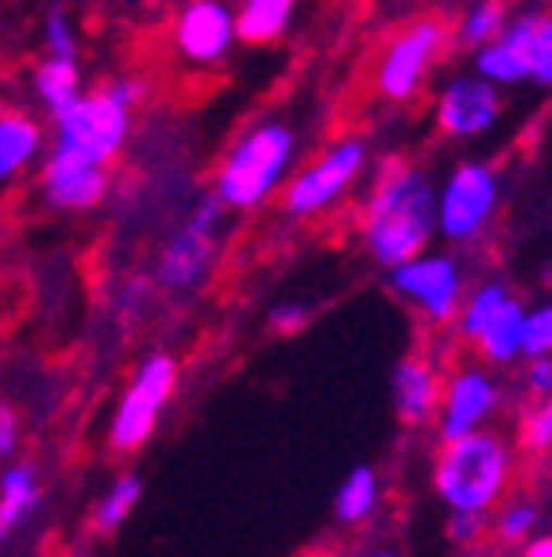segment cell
<instances>
[{"label": "cell", "mask_w": 552, "mask_h": 557, "mask_svg": "<svg viewBox=\"0 0 552 557\" xmlns=\"http://www.w3.org/2000/svg\"><path fill=\"white\" fill-rule=\"evenodd\" d=\"M437 178L406 159H387L375 171L360 213L363 248L379 268H398L410 256L432 248L437 236Z\"/></svg>", "instance_id": "cell-1"}, {"label": "cell", "mask_w": 552, "mask_h": 557, "mask_svg": "<svg viewBox=\"0 0 552 557\" xmlns=\"http://www.w3.org/2000/svg\"><path fill=\"white\" fill-rule=\"evenodd\" d=\"M518 476V445L487 426L440 442L432 461V492L449 511L491 515L510 496Z\"/></svg>", "instance_id": "cell-2"}, {"label": "cell", "mask_w": 552, "mask_h": 557, "mask_svg": "<svg viewBox=\"0 0 552 557\" xmlns=\"http://www.w3.org/2000/svg\"><path fill=\"white\" fill-rule=\"evenodd\" d=\"M298 166V132L286 121H255L228 144L213 174V198L236 213H255L278 198Z\"/></svg>", "instance_id": "cell-3"}, {"label": "cell", "mask_w": 552, "mask_h": 557, "mask_svg": "<svg viewBox=\"0 0 552 557\" xmlns=\"http://www.w3.org/2000/svg\"><path fill=\"white\" fill-rule=\"evenodd\" d=\"M472 70L491 86H552V16L549 9L510 12L502 32L472 51Z\"/></svg>", "instance_id": "cell-4"}, {"label": "cell", "mask_w": 552, "mask_h": 557, "mask_svg": "<svg viewBox=\"0 0 552 557\" xmlns=\"http://www.w3.org/2000/svg\"><path fill=\"white\" fill-rule=\"evenodd\" d=\"M502 174L487 159H464L437 183V236L452 248H472L479 244L499 221L502 209Z\"/></svg>", "instance_id": "cell-5"}, {"label": "cell", "mask_w": 552, "mask_h": 557, "mask_svg": "<svg viewBox=\"0 0 552 557\" xmlns=\"http://www.w3.org/2000/svg\"><path fill=\"white\" fill-rule=\"evenodd\" d=\"M372 166V144L363 136H337L310 163L293 166L283 186V213L293 221H310L333 213Z\"/></svg>", "instance_id": "cell-6"}, {"label": "cell", "mask_w": 552, "mask_h": 557, "mask_svg": "<svg viewBox=\"0 0 552 557\" xmlns=\"http://www.w3.org/2000/svg\"><path fill=\"white\" fill-rule=\"evenodd\" d=\"M174 392H178V360L171 352H151L139 360L128 387L116 399L113 418H109V449L121 457L143 449L155 437Z\"/></svg>", "instance_id": "cell-7"}, {"label": "cell", "mask_w": 552, "mask_h": 557, "mask_svg": "<svg viewBox=\"0 0 552 557\" xmlns=\"http://www.w3.org/2000/svg\"><path fill=\"white\" fill-rule=\"evenodd\" d=\"M449 44H452V32L444 20H437V16L410 20V24L382 47L379 62H375V94L394 104L414 101V97L429 86L432 70L440 66Z\"/></svg>", "instance_id": "cell-8"}, {"label": "cell", "mask_w": 552, "mask_h": 557, "mask_svg": "<svg viewBox=\"0 0 552 557\" xmlns=\"http://www.w3.org/2000/svg\"><path fill=\"white\" fill-rule=\"evenodd\" d=\"M128 139H131V109L116 104L101 89H86L78 101L66 104L54 116L51 148L113 166V159L128 148Z\"/></svg>", "instance_id": "cell-9"}, {"label": "cell", "mask_w": 552, "mask_h": 557, "mask_svg": "<svg viewBox=\"0 0 552 557\" xmlns=\"http://www.w3.org/2000/svg\"><path fill=\"white\" fill-rule=\"evenodd\" d=\"M221 225H225V206L209 194L198 201L190 221L163 244L155 263L159 287L171 295H190L213 275L216 256H221Z\"/></svg>", "instance_id": "cell-10"}, {"label": "cell", "mask_w": 552, "mask_h": 557, "mask_svg": "<svg viewBox=\"0 0 552 557\" xmlns=\"http://www.w3.org/2000/svg\"><path fill=\"white\" fill-rule=\"evenodd\" d=\"M390 287L406 306H414L429 325H452L460 302L467 295V268L456 252H425L410 256L406 263L390 268Z\"/></svg>", "instance_id": "cell-11"}, {"label": "cell", "mask_w": 552, "mask_h": 557, "mask_svg": "<svg viewBox=\"0 0 552 557\" xmlns=\"http://www.w3.org/2000/svg\"><path fill=\"white\" fill-rule=\"evenodd\" d=\"M502 403H506V387H502V380H499V368L464 364V368H456V372H444L440 407H437V418H432L437 437L449 442V437L494 426Z\"/></svg>", "instance_id": "cell-12"}, {"label": "cell", "mask_w": 552, "mask_h": 557, "mask_svg": "<svg viewBox=\"0 0 552 557\" xmlns=\"http://www.w3.org/2000/svg\"><path fill=\"white\" fill-rule=\"evenodd\" d=\"M171 44L178 59L193 70H213L228 62L233 47L240 44L236 4L233 0H186L174 16Z\"/></svg>", "instance_id": "cell-13"}, {"label": "cell", "mask_w": 552, "mask_h": 557, "mask_svg": "<svg viewBox=\"0 0 552 557\" xmlns=\"http://www.w3.org/2000/svg\"><path fill=\"white\" fill-rule=\"evenodd\" d=\"M506 113L502 89L491 86L487 78H479L475 70L467 74H452L444 78V86L437 89L432 101V121L437 132L449 139H479L494 128Z\"/></svg>", "instance_id": "cell-14"}, {"label": "cell", "mask_w": 552, "mask_h": 557, "mask_svg": "<svg viewBox=\"0 0 552 557\" xmlns=\"http://www.w3.org/2000/svg\"><path fill=\"white\" fill-rule=\"evenodd\" d=\"M39 194L59 213H89L113 190V166L93 159L70 156L62 148H47L39 159Z\"/></svg>", "instance_id": "cell-15"}, {"label": "cell", "mask_w": 552, "mask_h": 557, "mask_svg": "<svg viewBox=\"0 0 552 557\" xmlns=\"http://www.w3.org/2000/svg\"><path fill=\"white\" fill-rule=\"evenodd\" d=\"M440 387H444V368L425 352H410L398 360L394 375H390V399H394V414L406 426H432L440 407Z\"/></svg>", "instance_id": "cell-16"}, {"label": "cell", "mask_w": 552, "mask_h": 557, "mask_svg": "<svg viewBox=\"0 0 552 557\" xmlns=\"http://www.w3.org/2000/svg\"><path fill=\"white\" fill-rule=\"evenodd\" d=\"M39 504H43L39 469L32 461H20V457L4 461V472H0V542L24 531L39 511Z\"/></svg>", "instance_id": "cell-17"}, {"label": "cell", "mask_w": 552, "mask_h": 557, "mask_svg": "<svg viewBox=\"0 0 552 557\" xmlns=\"http://www.w3.org/2000/svg\"><path fill=\"white\" fill-rule=\"evenodd\" d=\"M526 306H529L526 298H518L514 290L502 298V306L487 318L479 337L472 341L475 352H479V364L487 368L522 364V322H526Z\"/></svg>", "instance_id": "cell-18"}, {"label": "cell", "mask_w": 552, "mask_h": 557, "mask_svg": "<svg viewBox=\"0 0 552 557\" xmlns=\"http://www.w3.org/2000/svg\"><path fill=\"white\" fill-rule=\"evenodd\" d=\"M47 151V136L39 121L20 109H4L0 113V186L16 183L20 174L32 171Z\"/></svg>", "instance_id": "cell-19"}, {"label": "cell", "mask_w": 552, "mask_h": 557, "mask_svg": "<svg viewBox=\"0 0 552 557\" xmlns=\"http://www.w3.org/2000/svg\"><path fill=\"white\" fill-rule=\"evenodd\" d=\"M32 86L47 113L59 116L66 104H74L86 94V74H81L78 54H47V59L39 62V70H35Z\"/></svg>", "instance_id": "cell-20"}, {"label": "cell", "mask_w": 552, "mask_h": 557, "mask_svg": "<svg viewBox=\"0 0 552 557\" xmlns=\"http://www.w3.org/2000/svg\"><path fill=\"white\" fill-rule=\"evenodd\" d=\"M382 507V480L372 465H360L344 476V484L337 487V499H333V511L344 527H363L372 522Z\"/></svg>", "instance_id": "cell-21"}, {"label": "cell", "mask_w": 552, "mask_h": 557, "mask_svg": "<svg viewBox=\"0 0 552 557\" xmlns=\"http://www.w3.org/2000/svg\"><path fill=\"white\" fill-rule=\"evenodd\" d=\"M298 0H240L236 4V35L240 44H275L293 20Z\"/></svg>", "instance_id": "cell-22"}, {"label": "cell", "mask_w": 552, "mask_h": 557, "mask_svg": "<svg viewBox=\"0 0 552 557\" xmlns=\"http://www.w3.org/2000/svg\"><path fill=\"white\" fill-rule=\"evenodd\" d=\"M537 531H541V504L529 496H518V499L506 496L487 515V534H491L502 549L522 546V542L534 539Z\"/></svg>", "instance_id": "cell-23"}, {"label": "cell", "mask_w": 552, "mask_h": 557, "mask_svg": "<svg viewBox=\"0 0 552 557\" xmlns=\"http://www.w3.org/2000/svg\"><path fill=\"white\" fill-rule=\"evenodd\" d=\"M139 499H143V480H139L136 472H121V476L101 492V499L93 504V531L97 534L121 531L124 522L131 519Z\"/></svg>", "instance_id": "cell-24"}, {"label": "cell", "mask_w": 552, "mask_h": 557, "mask_svg": "<svg viewBox=\"0 0 552 557\" xmlns=\"http://www.w3.org/2000/svg\"><path fill=\"white\" fill-rule=\"evenodd\" d=\"M506 295H510V287L502 283V278H484V283L467 287L464 302H460L456 318H452V325H456V337L464 341V345H472V341L479 337V330L487 325V318L499 310Z\"/></svg>", "instance_id": "cell-25"}, {"label": "cell", "mask_w": 552, "mask_h": 557, "mask_svg": "<svg viewBox=\"0 0 552 557\" xmlns=\"http://www.w3.org/2000/svg\"><path fill=\"white\" fill-rule=\"evenodd\" d=\"M506 16H510L506 0H472L464 9V16H460L456 32H452V44L460 51H475V47H484L487 39H494L502 32Z\"/></svg>", "instance_id": "cell-26"}, {"label": "cell", "mask_w": 552, "mask_h": 557, "mask_svg": "<svg viewBox=\"0 0 552 557\" xmlns=\"http://www.w3.org/2000/svg\"><path fill=\"white\" fill-rule=\"evenodd\" d=\"M514 445L526 449V453H537V457H544V453L552 449V407H549V399H537L522 410L518 442Z\"/></svg>", "instance_id": "cell-27"}, {"label": "cell", "mask_w": 552, "mask_h": 557, "mask_svg": "<svg viewBox=\"0 0 552 557\" xmlns=\"http://www.w3.org/2000/svg\"><path fill=\"white\" fill-rule=\"evenodd\" d=\"M552 352V310L549 306H526V322H522V360L549 357Z\"/></svg>", "instance_id": "cell-28"}, {"label": "cell", "mask_w": 552, "mask_h": 557, "mask_svg": "<svg viewBox=\"0 0 552 557\" xmlns=\"http://www.w3.org/2000/svg\"><path fill=\"white\" fill-rule=\"evenodd\" d=\"M43 44L47 54H78V27L62 4H54L43 20Z\"/></svg>", "instance_id": "cell-29"}, {"label": "cell", "mask_w": 552, "mask_h": 557, "mask_svg": "<svg viewBox=\"0 0 552 557\" xmlns=\"http://www.w3.org/2000/svg\"><path fill=\"white\" fill-rule=\"evenodd\" d=\"M101 94H109L116 104H124V109L136 113L139 104L147 101V82L139 78V74H113V78L101 82Z\"/></svg>", "instance_id": "cell-30"}, {"label": "cell", "mask_w": 552, "mask_h": 557, "mask_svg": "<svg viewBox=\"0 0 552 557\" xmlns=\"http://www.w3.org/2000/svg\"><path fill=\"white\" fill-rule=\"evenodd\" d=\"M449 539L456 546H479L487 539V515L475 511H449Z\"/></svg>", "instance_id": "cell-31"}, {"label": "cell", "mask_w": 552, "mask_h": 557, "mask_svg": "<svg viewBox=\"0 0 552 557\" xmlns=\"http://www.w3.org/2000/svg\"><path fill=\"white\" fill-rule=\"evenodd\" d=\"M310 318H313V306L290 298V302H278L275 310H271V330L275 333H298V330L310 325Z\"/></svg>", "instance_id": "cell-32"}, {"label": "cell", "mask_w": 552, "mask_h": 557, "mask_svg": "<svg viewBox=\"0 0 552 557\" xmlns=\"http://www.w3.org/2000/svg\"><path fill=\"white\" fill-rule=\"evenodd\" d=\"M20 442H24V422H20V410L9 407V403H0V465L16 457Z\"/></svg>", "instance_id": "cell-33"}, {"label": "cell", "mask_w": 552, "mask_h": 557, "mask_svg": "<svg viewBox=\"0 0 552 557\" xmlns=\"http://www.w3.org/2000/svg\"><path fill=\"white\" fill-rule=\"evenodd\" d=\"M522 364H526L529 395H537V399H549V392H552V360L549 357H529V360H522Z\"/></svg>", "instance_id": "cell-34"}, {"label": "cell", "mask_w": 552, "mask_h": 557, "mask_svg": "<svg viewBox=\"0 0 552 557\" xmlns=\"http://www.w3.org/2000/svg\"><path fill=\"white\" fill-rule=\"evenodd\" d=\"M514 549H518V557H552V539L544 531H537L534 539H526Z\"/></svg>", "instance_id": "cell-35"}, {"label": "cell", "mask_w": 552, "mask_h": 557, "mask_svg": "<svg viewBox=\"0 0 552 557\" xmlns=\"http://www.w3.org/2000/svg\"><path fill=\"white\" fill-rule=\"evenodd\" d=\"M355 557H406L398 546H375V549H363V554H355Z\"/></svg>", "instance_id": "cell-36"}, {"label": "cell", "mask_w": 552, "mask_h": 557, "mask_svg": "<svg viewBox=\"0 0 552 557\" xmlns=\"http://www.w3.org/2000/svg\"><path fill=\"white\" fill-rule=\"evenodd\" d=\"M479 557H506L502 549H487V554H479Z\"/></svg>", "instance_id": "cell-37"}, {"label": "cell", "mask_w": 552, "mask_h": 557, "mask_svg": "<svg viewBox=\"0 0 552 557\" xmlns=\"http://www.w3.org/2000/svg\"><path fill=\"white\" fill-rule=\"evenodd\" d=\"M70 557H93V554H70Z\"/></svg>", "instance_id": "cell-38"}, {"label": "cell", "mask_w": 552, "mask_h": 557, "mask_svg": "<svg viewBox=\"0 0 552 557\" xmlns=\"http://www.w3.org/2000/svg\"><path fill=\"white\" fill-rule=\"evenodd\" d=\"M541 4H549V0H541Z\"/></svg>", "instance_id": "cell-39"}]
</instances>
